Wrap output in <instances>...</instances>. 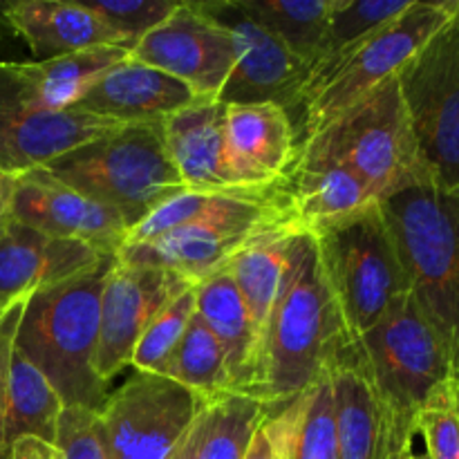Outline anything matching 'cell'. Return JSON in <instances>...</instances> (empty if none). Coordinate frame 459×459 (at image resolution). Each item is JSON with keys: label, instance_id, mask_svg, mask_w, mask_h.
<instances>
[{"label": "cell", "instance_id": "6da1fadb", "mask_svg": "<svg viewBox=\"0 0 459 459\" xmlns=\"http://www.w3.org/2000/svg\"><path fill=\"white\" fill-rule=\"evenodd\" d=\"M348 345L316 242L312 233L300 231L260 339L258 370L249 394L273 411L318 384Z\"/></svg>", "mask_w": 459, "mask_h": 459}, {"label": "cell", "instance_id": "7a4b0ae2", "mask_svg": "<svg viewBox=\"0 0 459 459\" xmlns=\"http://www.w3.org/2000/svg\"><path fill=\"white\" fill-rule=\"evenodd\" d=\"M117 255L90 272L27 299L13 348L43 375L63 408L99 412L108 399L106 381L94 372L99 314L106 278Z\"/></svg>", "mask_w": 459, "mask_h": 459}, {"label": "cell", "instance_id": "3957f363", "mask_svg": "<svg viewBox=\"0 0 459 459\" xmlns=\"http://www.w3.org/2000/svg\"><path fill=\"white\" fill-rule=\"evenodd\" d=\"M412 300L437 332L459 385V191L417 184L381 200Z\"/></svg>", "mask_w": 459, "mask_h": 459}, {"label": "cell", "instance_id": "277c9868", "mask_svg": "<svg viewBox=\"0 0 459 459\" xmlns=\"http://www.w3.org/2000/svg\"><path fill=\"white\" fill-rule=\"evenodd\" d=\"M285 227H296L285 184L269 191L202 193L195 220L151 242L121 247L117 258L161 267L197 285Z\"/></svg>", "mask_w": 459, "mask_h": 459}, {"label": "cell", "instance_id": "5b68a950", "mask_svg": "<svg viewBox=\"0 0 459 459\" xmlns=\"http://www.w3.org/2000/svg\"><path fill=\"white\" fill-rule=\"evenodd\" d=\"M318 260L350 345L411 296L381 202L314 227Z\"/></svg>", "mask_w": 459, "mask_h": 459}, {"label": "cell", "instance_id": "8992f818", "mask_svg": "<svg viewBox=\"0 0 459 459\" xmlns=\"http://www.w3.org/2000/svg\"><path fill=\"white\" fill-rule=\"evenodd\" d=\"M58 182L110 206L130 229L184 193L161 124H126L43 166Z\"/></svg>", "mask_w": 459, "mask_h": 459}, {"label": "cell", "instance_id": "52a82bcc", "mask_svg": "<svg viewBox=\"0 0 459 459\" xmlns=\"http://www.w3.org/2000/svg\"><path fill=\"white\" fill-rule=\"evenodd\" d=\"M299 155L341 164L379 202L403 188L429 184L397 74L300 143Z\"/></svg>", "mask_w": 459, "mask_h": 459}, {"label": "cell", "instance_id": "ba28073f", "mask_svg": "<svg viewBox=\"0 0 459 459\" xmlns=\"http://www.w3.org/2000/svg\"><path fill=\"white\" fill-rule=\"evenodd\" d=\"M455 0H412L411 7L314 74L300 103L299 148L359 99L397 74L453 13ZM299 112V115H300Z\"/></svg>", "mask_w": 459, "mask_h": 459}, {"label": "cell", "instance_id": "9c48e42d", "mask_svg": "<svg viewBox=\"0 0 459 459\" xmlns=\"http://www.w3.org/2000/svg\"><path fill=\"white\" fill-rule=\"evenodd\" d=\"M352 350L390 420L417 435V415L451 388L453 370L446 348L412 296L352 343Z\"/></svg>", "mask_w": 459, "mask_h": 459}, {"label": "cell", "instance_id": "30bf717a", "mask_svg": "<svg viewBox=\"0 0 459 459\" xmlns=\"http://www.w3.org/2000/svg\"><path fill=\"white\" fill-rule=\"evenodd\" d=\"M397 81L426 179L442 191H459V0Z\"/></svg>", "mask_w": 459, "mask_h": 459}, {"label": "cell", "instance_id": "8fae6325", "mask_svg": "<svg viewBox=\"0 0 459 459\" xmlns=\"http://www.w3.org/2000/svg\"><path fill=\"white\" fill-rule=\"evenodd\" d=\"M204 406L169 377L134 372L99 411L103 457L166 459Z\"/></svg>", "mask_w": 459, "mask_h": 459}, {"label": "cell", "instance_id": "7c38bea8", "mask_svg": "<svg viewBox=\"0 0 459 459\" xmlns=\"http://www.w3.org/2000/svg\"><path fill=\"white\" fill-rule=\"evenodd\" d=\"M117 121L79 110H48L36 101L21 63L0 61V170L9 178L112 133Z\"/></svg>", "mask_w": 459, "mask_h": 459}, {"label": "cell", "instance_id": "4fadbf2b", "mask_svg": "<svg viewBox=\"0 0 459 459\" xmlns=\"http://www.w3.org/2000/svg\"><path fill=\"white\" fill-rule=\"evenodd\" d=\"M200 4L229 31L236 54L233 72L218 101L224 106L276 103L294 119L309 83V67L285 43L242 12L236 0H200Z\"/></svg>", "mask_w": 459, "mask_h": 459}, {"label": "cell", "instance_id": "5bb4252c", "mask_svg": "<svg viewBox=\"0 0 459 459\" xmlns=\"http://www.w3.org/2000/svg\"><path fill=\"white\" fill-rule=\"evenodd\" d=\"M4 218L63 240H79L106 255H117L130 227L121 213L58 182L45 169L16 175Z\"/></svg>", "mask_w": 459, "mask_h": 459}, {"label": "cell", "instance_id": "9a60e30c", "mask_svg": "<svg viewBox=\"0 0 459 459\" xmlns=\"http://www.w3.org/2000/svg\"><path fill=\"white\" fill-rule=\"evenodd\" d=\"M130 56L175 76L197 97L215 101L236 63L231 36L204 12L200 0L179 3L170 18L134 45Z\"/></svg>", "mask_w": 459, "mask_h": 459}, {"label": "cell", "instance_id": "2e32d148", "mask_svg": "<svg viewBox=\"0 0 459 459\" xmlns=\"http://www.w3.org/2000/svg\"><path fill=\"white\" fill-rule=\"evenodd\" d=\"M188 285L191 282L182 276L161 267L115 260L103 285L99 314L94 354V372L99 379L108 384L130 366L134 348L152 318Z\"/></svg>", "mask_w": 459, "mask_h": 459}, {"label": "cell", "instance_id": "e0dca14e", "mask_svg": "<svg viewBox=\"0 0 459 459\" xmlns=\"http://www.w3.org/2000/svg\"><path fill=\"white\" fill-rule=\"evenodd\" d=\"M299 133L276 103H231L224 115V164L240 191H269L290 178Z\"/></svg>", "mask_w": 459, "mask_h": 459}, {"label": "cell", "instance_id": "ac0fdd59", "mask_svg": "<svg viewBox=\"0 0 459 459\" xmlns=\"http://www.w3.org/2000/svg\"><path fill=\"white\" fill-rule=\"evenodd\" d=\"M327 377L339 459H388L393 451L415 442L412 430L390 420L352 345L336 357Z\"/></svg>", "mask_w": 459, "mask_h": 459}, {"label": "cell", "instance_id": "d6986e66", "mask_svg": "<svg viewBox=\"0 0 459 459\" xmlns=\"http://www.w3.org/2000/svg\"><path fill=\"white\" fill-rule=\"evenodd\" d=\"M106 258L85 242L45 236L7 220L0 236V312L22 296L90 272Z\"/></svg>", "mask_w": 459, "mask_h": 459}, {"label": "cell", "instance_id": "ffe728a7", "mask_svg": "<svg viewBox=\"0 0 459 459\" xmlns=\"http://www.w3.org/2000/svg\"><path fill=\"white\" fill-rule=\"evenodd\" d=\"M197 101L202 97L186 83L128 56L97 79L70 110L117 124H161Z\"/></svg>", "mask_w": 459, "mask_h": 459}, {"label": "cell", "instance_id": "44dd1931", "mask_svg": "<svg viewBox=\"0 0 459 459\" xmlns=\"http://www.w3.org/2000/svg\"><path fill=\"white\" fill-rule=\"evenodd\" d=\"M224 103L202 99L161 121L166 151L186 191H240L224 164Z\"/></svg>", "mask_w": 459, "mask_h": 459}, {"label": "cell", "instance_id": "7402d4cb", "mask_svg": "<svg viewBox=\"0 0 459 459\" xmlns=\"http://www.w3.org/2000/svg\"><path fill=\"white\" fill-rule=\"evenodd\" d=\"M7 30L27 43L39 61L61 58L92 48H124L119 34L103 25L83 3L18 0L4 9Z\"/></svg>", "mask_w": 459, "mask_h": 459}, {"label": "cell", "instance_id": "603a6c76", "mask_svg": "<svg viewBox=\"0 0 459 459\" xmlns=\"http://www.w3.org/2000/svg\"><path fill=\"white\" fill-rule=\"evenodd\" d=\"M285 193L300 231H312L379 202L357 175L341 164L300 155L285 179Z\"/></svg>", "mask_w": 459, "mask_h": 459}, {"label": "cell", "instance_id": "cb8c5ba5", "mask_svg": "<svg viewBox=\"0 0 459 459\" xmlns=\"http://www.w3.org/2000/svg\"><path fill=\"white\" fill-rule=\"evenodd\" d=\"M197 314L218 339L231 393L249 394L258 370L260 341L229 269L195 285Z\"/></svg>", "mask_w": 459, "mask_h": 459}, {"label": "cell", "instance_id": "d4e9b609", "mask_svg": "<svg viewBox=\"0 0 459 459\" xmlns=\"http://www.w3.org/2000/svg\"><path fill=\"white\" fill-rule=\"evenodd\" d=\"M264 430L278 459H339L330 377L267 411Z\"/></svg>", "mask_w": 459, "mask_h": 459}, {"label": "cell", "instance_id": "484cf974", "mask_svg": "<svg viewBox=\"0 0 459 459\" xmlns=\"http://www.w3.org/2000/svg\"><path fill=\"white\" fill-rule=\"evenodd\" d=\"M63 403L39 370L13 348L9 363L7 397L0 420V459H12L13 444L22 437L56 442Z\"/></svg>", "mask_w": 459, "mask_h": 459}, {"label": "cell", "instance_id": "4316f807", "mask_svg": "<svg viewBox=\"0 0 459 459\" xmlns=\"http://www.w3.org/2000/svg\"><path fill=\"white\" fill-rule=\"evenodd\" d=\"M299 233L300 229L296 227L281 229L236 255L227 267L236 282L238 294L249 312L258 341L263 339V332L267 327L269 314H272L278 291H281V282L285 278L287 264H290L291 247H294Z\"/></svg>", "mask_w": 459, "mask_h": 459}, {"label": "cell", "instance_id": "83f0119b", "mask_svg": "<svg viewBox=\"0 0 459 459\" xmlns=\"http://www.w3.org/2000/svg\"><path fill=\"white\" fill-rule=\"evenodd\" d=\"M124 48H92L49 61L21 63L36 101L48 110H70L110 67L128 58Z\"/></svg>", "mask_w": 459, "mask_h": 459}, {"label": "cell", "instance_id": "f1b7e54d", "mask_svg": "<svg viewBox=\"0 0 459 459\" xmlns=\"http://www.w3.org/2000/svg\"><path fill=\"white\" fill-rule=\"evenodd\" d=\"M264 415V403L245 393H224L204 402L197 415L195 459H245Z\"/></svg>", "mask_w": 459, "mask_h": 459}, {"label": "cell", "instance_id": "f546056e", "mask_svg": "<svg viewBox=\"0 0 459 459\" xmlns=\"http://www.w3.org/2000/svg\"><path fill=\"white\" fill-rule=\"evenodd\" d=\"M269 34L285 43L305 65L316 63L334 0H236Z\"/></svg>", "mask_w": 459, "mask_h": 459}, {"label": "cell", "instance_id": "4dcf8cb0", "mask_svg": "<svg viewBox=\"0 0 459 459\" xmlns=\"http://www.w3.org/2000/svg\"><path fill=\"white\" fill-rule=\"evenodd\" d=\"M164 377H169L182 388L191 390L202 402H211L220 394L231 393L222 348L197 312L188 323L178 350L170 357Z\"/></svg>", "mask_w": 459, "mask_h": 459}, {"label": "cell", "instance_id": "1f68e13d", "mask_svg": "<svg viewBox=\"0 0 459 459\" xmlns=\"http://www.w3.org/2000/svg\"><path fill=\"white\" fill-rule=\"evenodd\" d=\"M411 3L412 0H334L312 76L325 70L341 54L402 16Z\"/></svg>", "mask_w": 459, "mask_h": 459}, {"label": "cell", "instance_id": "d6a6232c", "mask_svg": "<svg viewBox=\"0 0 459 459\" xmlns=\"http://www.w3.org/2000/svg\"><path fill=\"white\" fill-rule=\"evenodd\" d=\"M197 312V294L195 285L184 287L179 294H175L169 300L164 309L157 314L146 327V332L139 339L137 348H134L130 366L137 372H148V375H161L164 377L166 368H169L170 357L178 350L179 341H182L184 332H186L188 323Z\"/></svg>", "mask_w": 459, "mask_h": 459}, {"label": "cell", "instance_id": "836d02e7", "mask_svg": "<svg viewBox=\"0 0 459 459\" xmlns=\"http://www.w3.org/2000/svg\"><path fill=\"white\" fill-rule=\"evenodd\" d=\"M103 25L124 39L130 52L134 45L160 27L179 7V0H97L83 3Z\"/></svg>", "mask_w": 459, "mask_h": 459}, {"label": "cell", "instance_id": "e575fe53", "mask_svg": "<svg viewBox=\"0 0 459 459\" xmlns=\"http://www.w3.org/2000/svg\"><path fill=\"white\" fill-rule=\"evenodd\" d=\"M415 430L424 437L426 455L430 459H459V415L453 402V385L417 415Z\"/></svg>", "mask_w": 459, "mask_h": 459}, {"label": "cell", "instance_id": "d590c367", "mask_svg": "<svg viewBox=\"0 0 459 459\" xmlns=\"http://www.w3.org/2000/svg\"><path fill=\"white\" fill-rule=\"evenodd\" d=\"M54 446L63 459H106L99 412L85 408H63Z\"/></svg>", "mask_w": 459, "mask_h": 459}, {"label": "cell", "instance_id": "8d00e7d4", "mask_svg": "<svg viewBox=\"0 0 459 459\" xmlns=\"http://www.w3.org/2000/svg\"><path fill=\"white\" fill-rule=\"evenodd\" d=\"M27 299H30V296H22V299L13 300L9 307H4L3 312H0V420H3L4 397H7V379L9 363H12L13 352V339H16L18 323H21Z\"/></svg>", "mask_w": 459, "mask_h": 459}, {"label": "cell", "instance_id": "74e56055", "mask_svg": "<svg viewBox=\"0 0 459 459\" xmlns=\"http://www.w3.org/2000/svg\"><path fill=\"white\" fill-rule=\"evenodd\" d=\"M12 459H63L54 444L40 442L36 437H22L13 444Z\"/></svg>", "mask_w": 459, "mask_h": 459}, {"label": "cell", "instance_id": "f35d334b", "mask_svg": "<svg viewBox=\"0 0 459 459\" xmlns=\"http://www.w3.org/2000/svg\"><path fill=\"white\" fill-rule=\"evenodd\" d=\"M245 459H278L276 451H273V446H272V439H269L267 430H264V420L260 421V426L255 429L254 439H251L249 448H247Z\"/></svg>", "mask_w": 459, "mask_h": 459}, {"label": "cell", "instance_id": "ab89813d", "mask_svg": "<svg viewBox=\"0 0 459 459\" xmlns=\"http://www.w3.org/2000/svg\"><path fill=\"white\" fill-rule=\"evenodd\" d=\"M197 415H200V412H197ZM195 453H197V417L191 424V429H188L186 433H184V437L175 444V448L170 451V455L166 459H195Z\"/></svg>", "mask_w": 459, "mask_h": 459}, {"label": "cell", "instance_id": "60d3db41", "mask_svg": "<svg viewBox=\"0 0 459 459\" xmlns=\"http://www.w3.org/2000/svg\"><path fill=\"white\" fill-rule=\"evenodd\" d=\"M12 179L9 175H4L0 170V215H4V206H7V197H9V188H12Z\"/></svg>", "mask_w": 459, "mask_h": 459}, {"label": "cell", "instance_id": "b9f144b4", "mask_svg": "<svg viewBox=\"0 0 459 459\" xmlns=\"http://www.w3.org/2000/svg\"><path fill=\"white\" fill-rule=\"evenodd\" d=\"M412 444H415V442H412ZM412 444H408V446H402V448H397V451H393V455H390L388 459H406L408 453L412 451Z\"/></svg>", "mask_w": 459, "mask_h": 459}, {"label": "cell", "instance_id": "7bdbcfd3", "mask_svg": "<svg viewBox=\"0 0 459 459\" xmlns=\"http://www.w3.org/2000/svg\"><path fill=\"white\" fill-rule=\"evenodd\" d=\"M406 459H430L429 455H426V453H415V451H411L406 455Z\"/></svg>", "mask_w": 459, "mask_h": 459}, {"label": "cell", "instance_id": "ee69618b", "mask_svg": "<svg viewBox=\"0 0 459 459\" xmlns=\"http://www.w3.org/2000/svg\"><path fill=\"white\" fill-rule=\"evenodd\" d=\"M453 402H455L457 415H459V385H453Z\"/></svg>", "mask_w": 459, "mask_h": 459}, {"label": "cell", "instance_id": "f6af8a7d", "mask_svg": "<svg viewBox=\"0 0 459 459\" xmlns=\"http://www.w3.org/2000/svg\"><path fill=\"white\" fill-rule=\"evenodd\" d=\"M4 224H7V218H4V215H0V236H3V231H4Z\"/></svg>", "mask_w": 459, "mask_h": 459}]
</instances>
